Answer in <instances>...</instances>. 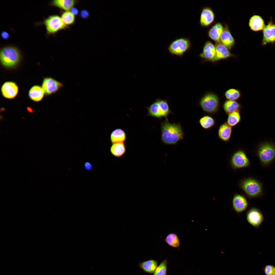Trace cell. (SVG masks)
<instances>
[{
  "label": "cell",
  "instance_id": "14",
  "mask_svg": "<svg viewBox=\"0 0 275 275\" xmlns=\"http://www.w3.org/2000/svg\"><path fill=\"white\" fill-rule=\"evenodd\" d=\"M246 219L251 225L257 227L263 222L264 217L260 212L257 209L253 208L250 209L247 212Z\"/></svg>",
  "mask_w": 275,
  "mask_h": 275
},
{
  "label": "cell",
  "instance_id": "19",
  "mask_svg": "<svg viewBox=\"0 0 275 275\" xmlns=\"http://www.w3.org/2000/svg\"><path fill=\"white\" fill-rule=\"evenodd\" d=\"M224 28L221 22L215 23L208 31V36L216 43L220 42V37Z\"/></svg>",
  "mask_w": 275,
  "mask_h": 275
},
{
  "label": "cell",
  "instance_id": "5",
  "mask_svg": "<svg viewBox=\"0 0 275 275\" xmlns=\"http://www.w3.org/2000/svg\"><path fill=\"white\" fill-rule=\"evenodd\" d=\"M257 155L262 165L269 164L275 159V145L267 142L261 143L258 147Z\"/></svg>",
  "mask_w": 275,
  "mask_h": 275
},
{
  "label": "cell",
  "instance_id": "6",
  "mask_svg": "<svg viewBox=\"0 0 275 275\" xmlns=\"http://www.w3.org/2000/svg\"><path fill=\"white\" fill-rule=\"evenodd\" d=\"M191 47L190 39L182 37L172 41L168 47V50L171 55L182 57Z\"/></svg>",
  "mask_w": 275,
  "mask_h": 275
},
{
  "label": "cell",
  "instance_id": "34",
  "mask_svg": "<svg viewBox=\"0 0 275 275\" xmlns=\"http://www.w3.org/2000/svg\"><path fill=\"white\" fill-rule=\"evenodd\" d=\"M263 270L266 275H275V267L272 265H267Z\"/></svg>",
  "mask_w": 275,
  "mask_h": 275
},
{
  "label": "cell",
  "instance_id": "9",
  "mask_svg": "<svg viewBox=\"0 0 275 275\" xmlns=\"http://www.w3.org/2000/svg\"><path fill=\"white\" fill-rule=\"evenodd\" d=\"M63 86L62 83L50 77L44 78L42 85L45 94L47 96L56 93Z\"/></svg>",
  "mask_w": 275,
  "mask_h": 275
},
{
  "label": "cell",
  "instance_id": "32",
  "mask_svg": "<svg viewBox=\"0 0 275 275\" xmlns=\"http://www.w3.org/2000/svg\"><path fill=\"white\" fill-rule=\"evenodd\" d=\"M75 16L70 11H65L62 14L61 18L64 24L66 26L71 25L75 22Z\"/></svg>",
  "mask_w": 275,
  "mask_h": 275
},
{
  "label": "cell",
  "instance_id": "7",
  "mask_svg": "<svg viewBox=\"0 0 275 275\" xmlns=\"http://www.w3.org/2000/svg\"><path fill=\"white\" fill-rule=\"evenodd\" d=\"M44 23L47 33L49 34H54L67 27L64 23L61 17L56 15L49 16L44 20Z\"/></svg>",
  "mask_w": 275,
  "mask_h": 275
},
{
  "label": "cell",
  "instance_id": "38",
  "mask_svg": "<svg viewBox=\"0 0 275 275\" xmlns=\"http://www.w3.org/2000/svg\"><path fill=\"white\" fill-rule=\"evenodd\" d=\"M70 11L75 16L78 15V11L77 9L74 7H73L70 10Z\"/></svg>",
  "mask_w": 275,
  "mask_h": 275
},
{
  "label": "cell",
  "instance_id": "16",
  "mask_svg": "<svg viewBox=\"0 0 275 275\" xmlns=\"http://www.w3.org/2000/svg\"><path fill=\"white\" fill-rule=\"evenodd\" d=\"M220 42L230 50L234 46L235 40L232 35L229 27L225 24L221 35Z\"/></svg>",
  "mask_w": 275,
  "mask_h": 275
},
{
  "label": "cell",
  "instance_id": "29",
  "mask_svg": "<svg viewBox=\"0 0 275 275\" xmlns=\"http://www.w3.org/2000/svg\"><path fill=\"white\" fill-rule=\"evenodd\" d=\"M148 116L161 119V116L159 109V106L157 99L150 105L147 107Z\"/></svg>",
  "mask_w": 275,
  "mask_h": 275
},
{
  "label": "cell",
  "instance_id": "17",
  "mask_svg": "<svg viewBox=\"0 0 275 275\" xmlns=\"http://www.w3.org/2000/svg\"><path fill=\"white\" fill-rule=\"evenodd\" d=\"M248 24L251 30L255 32L263 31L265 26L263 18L259 15L256 14L250 18Z\"/></svg>",
  "mask_w": 275,
  "mask_h": 275
},
{
  "label": "cell",
  "instance_id": "36",
  "mask_svg": "<svg viewBox=\"0 0 275 275\" xmlns=\"http://www.w3.org/2000/svg\"><path fill=\"white\" fill-rule=\"evenodd\" d=\"M89 13L88 10L83 9L81 10L80 13V16L83 19L87 18L89 16Z\"/></svg>",
  "mask_w": 275,
  "mask_h": 275
},
{
  "label": "cell",
  "instance_id": "12",
  "mask_svg": "<svg viewBox=\"0 0 275 275\" xmlns=\"http://www.w3.org/2000/svg\"><path fill=\"white\" fill-rule=\"evenodd\" d=\"M1 91L2 96L5 98L12 99L15 98L18 94L19 88L14 82L8 81L2 85Z\"/></svg>",
  "mask_w": 275,
  "mask_h": 275
},
{
  "label": "cell",
  "instance_id": "30",
  "mask_svg": "<svg viewBox=\"0 0 275 275\" xmlns=\"http://www.w3.org/2000/svg\"><path fill=\"white\" fill-rule=\"evenodd\" d=\"M239 111H236L228 115L226 122L232 127L237 125L240 121L241 118Z\"/></svg>",
  "mask_w": 275,
  "mask_h": 275
},
{
  "label": "cell",
  "instance_id": "26",
  "mask_svg": "<svg viewBox=\"0 0 275 275\" xmlns=\"http://www.w3.org/2000/svg\"><path fill=\"white\" fill-rule=\"evenodd\" d=\"M223 107L225 113L228 115L234 112L240 111L241 106L236 101L226 100L224 102Z\"/></svg>",
  "mask_w": 275,
  "mask_h": 275
},
{
  "label": "cell",
  "instance_id": "37",
  "mask_svg": "<svg viewBox=\"0 0 275 275\" xmlns=\"http://www.w3.org/2000/svg\"><path fill=\"white\" fill-rule=\"evenodd\" d=\"M1 36L2 38L5 39H6L8 38L9 37V35L8 33L5 31H4L1 33Z\"/></svg>",
  "mask_w": 275,
  "mask_h": 275
},
{
  "label": "cell",
  "instance_id": "24",
  "mask_svg": "<svg viewBox=\"0 0 275 275\" xmlns=\"http://www.w3.org/2000/svg\"><path fill=\"white\" fill-rule=\"evenodd\" d=\"M110 140L112 144L123 143L126 138L125 131L120 128H117L113 130L110 135Z\"/></svg>",
  "mask_w": 275,
  "mask_h": 275
},
{
  "label": "cell",
  "instance_id": "18",
  "mask_svg": "<svg viewBox=\"0 0 275 275\" xmlns=\"http://www.w3.org/2000/svg\"><path fill=\"white\" fill-rule=\"evenodd\" d=\"M215 46L216 52L215 62L235 57V55L231 53L229 49L221 42L216 43Z\"/></svg>",
  "mask_w": 275,
  "mask_h": 275
},
{
  "label": "cell",
  "instance_id": "21",
  "mask_svg": "<svg viewBox=\"0 0 275 275\" xmlns=\"http://www.w3.org/2000/svg\"><path fill=\"white\" fill-rule=\"evenodd\" d=\"M45 94L42 87L38 85H35L32 87L28 92L29 98L33 101L37 102L41 101Z\"/></svg>",
  "mask_w": 275,
  "mask_h": 275
},
{
  "label": "cell",
  "instance_id": "23",
  "mask_svg": "<svg viewBox=\"0 0 275 275\" xmlns=\"http://www.w3.org/2000/svg\"><path fill=\"white\" fill-rule=\"evenodd\" d=\"M77 1L74 0H54L52 5L65 11H69L74 7Z\"/></svg>",
  "mask_w": 275,
  "mask_h": 275
},
{
  "label": "cell",
  "instance_id": "27",
  "mask_svg": "<svg viewBox=\"0 0 275 275\" xmlns=\"http://www.w3.org/2000/svg\"><path fill=\"white\" fill-rule=\"evenodd\" d=\"M199 122L202 127L205 129H209L213 127L215 124V121L212 116L205 115L201 117Z\"/></svg>",
  "mask_w": 275,
  "mask_h": 275
},
{
  "label": "cell",
  "instance_id": "25",
  "mask_svg": "<svg viewBox=\"0 0 275 275\" xmlns=\"http://www.w3.org/2000/svg\"><path fill=\"white\" fill-rule=\"evenodd\" d=\"M110 151L111 154L114 157L120 158L126 152L125 145L124 142L113 144L111 147Z\"/></svg>",
  "mask_w": 275,
  "mask_h": 275
},
{
  "label": "cell",
  "instance_id": "22",
  "mask_svg": "<svg viewBox=\"0 0 275 275\" xmlns=\"http://www.w3.org/2000/svg\"><path fill=\"white\" fill-rule=\"evenodd\" d=\"M158 262L154 259H150L139 263V267L144 272L153 274L157 267Z\"/></svg>",
  "mask_w": 275,
  "mask_h": 275
},
{
  "label": "cell",
  "instance_id": "28",
  "mask_svg": "<svg viewBox=\"0 0 275 275\" xmlns=\"http://www.w3.org/2000/svg\"><path fill=\"white\" fill-rule=\"evenodd\" d=\"M164 241L169 246L172 247L178 248L180 246V243L178 237L174 233L169 234L166 237Z\"/></svg>",
  "mask_w": 275,
  "mask_h": 275
},
{
  "label": "cell",
  "instance_id": "8",
  "mask_svg": "<svg viewBox=\"0 0 275 275\" xmlns=\"http://www.w3.org/2000/svg\"><path fill=\"white\" fill-rule=\"evenodd\" d=\"M250 160L245 152L242 149H239L232 155L230 159V164L234 169L244 168L248 166Z\"/></svg>",
  "mask_w": 275,
  "mask_h": 275
},
{
  "label": "cell",
  "instance_id": "11",
  "mask_svg": "<svg viewBox=\"0 0 275 275\" xmlns=\"http://www.w3.org/2000/svg\"><path fill=\"white\" fill-rule=\"evenodd\" d=\"M199 56L204 61L215 62L216 56V49L214 45L211 41H207L202 47V50Z\"/></svg>",
  "mask_w": 275,
  "mask_h": 275
},
{
  "label": "cell",
  "instance_id": "1",
  "mask_svg": "<svg viewBox=\"0 0 275 275\" xmlns=\"http://www.w3.org/2000/svg\"><path fill=\"white\" fill-rule=\"evenodd\" d=\"M161 140L165 144L175 145L183 139L184 134L179 123H171L166 119L161 123Z\"/></svg>",
  "mask_w": 275,
  "mask_h": 275
},
{
  "label": "cell",
  "instance_id": "3",
  "mask_svg": "<svg viewBox=\"0 0 275 275\" xmlns=\"http://www.w3.org/2000/svg\"><path fill=\"white\" fill-rule=\"evenodd\" d=\"M239 186L246 195L250 198L258 197L262 195V185L257 180L249 177L241 180Z\"/></svg>",
  "mask_w": 275,
  "mask_h": 275
},
{
  "label": "cell",
  "instance_id": "15",
  "mask_svg": "<svg viewBox=\"0 0 275 275\" xmlns=\"http://www.w3.org/2000/svg\"><path fill=\"white\" fill-rule=\"evenodd\" d=\"M233 208L238 213H240L245 211L248 206V202L245 198L243 196L236 194L233 196L232 201Z\"/></svg>",
  "mask_w": 275,
  "mask_h": 275
},
{
  "label": "cell",
  "instance_id": "10",
  "mask_svg": "<svg viewBox=\"0 0 275 275\" xmlns=\"http://www.w3.org/2000/svg\"><path fill=\"white\" fill-rule=\"evenodd\" d=\"M262 31L263 37L261 45L264 46L269 44L273 45L275 42V23L273 22L272 17Z\"/></svg>",
  "mask_w": 275,
  "mask_h": 275
},
{
  "label": "cell",
  "instance_id": "2",
  "mask_svg": "<svg viewBox=\"0 0 275 275\" xmlns=\"http://www.w3.org/2000/svg\"><path fill=\"white\" fill-rule=\"evenodd\" d=\"M21 59L20 51L15 46H7L1 50L0 62L5 67L9 68H14L18 65Z\"/></svg>",
  "mask_w": 275,
  "mask_h": 275
},
{
  "label": "cell",
  "instance_id": "35",
  "mask_svg": "<svg viewBox=\"0 0 275 275\" xmlns=\"http://www.w3.org/2000/svg\"><path fill=\"white\" fill-rule=\"evenodd\" d=\"M92 164L89 161H87L84 163V168L85 169L88 171H90L93 168Z\"/></svg>",
  "mask_w": 275,
  "mask_h": 275
},
{
  "label": "cell",
  "instance_id": "20",
  "mask_svg": "<svg viewBox=\"0 0 275 275\" xmlns=\"http://www.w3.org/2000/svg\"><path fill=\"white\" fill-rule=\"evenodd\" d=\"M232 127L225 122L219 126L218 131V138L221 140L228 142L229 141L232 134Z\"/></svg>",
  "mask_w": 275,
  "mask_h": 275
},
{
  "label": "cell",
  "instance_id": "39",
  "mask_svg": "<svg viewBox=\"0 0 275 275\" xmlns=\"http://www.w3.org/2000/svg\"></svg>",
  "mask_w": 275,
  "mask_h": 275
},
{
  "label": "cell",
  "instance_id": "33",
  "mask_svg": "<svg viewBox=\"0 0 275 275\" xmlns=\"http://www.w3.org/2000/svg\"><path fill=\"white\" fill-rule=\"evenodd\" d=\"M168 261L165 259L158 266L153 275H168Z\"/></svg>",
  "mask_w": 275,
  "mask_h": 275
},
{
  "label": "cell",
  "instance_id": "31",
  "mask_svg": "<svg viewBox=\"0 0 275 275\" xmlns=\"http://www.w3.org/2000/svg\"><path fill=\"white\" fill-rule=\"evenodd\" d=\"M225 96L227 100L236 101L241 96L240 91L235 88L229 89L225 92Z\"/></svg>",
  "mask_w": 275,
  "mask_h": 275
},
{
  "label": "cell",
  "instance_id": "4",
  "mask_svg": "<svg viewBox=\"0 0 275 275\" xmlns=\"http://www.w3.org/2000/svg\"><path fill=\"white\" fill-rule=\"evenodd\" d=\"M219 98L216 94L209 92L205 93L200 99L199 104L203 111L205 113L214 114L218 111Z\"/></svg>",
  "mask_w": 275,
  "mask_h": 275
},
{
  "label": "cell",
  "instance_id": "13",
  "mask_svg": "<svg viewBox=\"0 0 275 275\" xmlns=\"http://www.w3.org/2000/svg\"><path fill=\"white\" fill-rule=\"evenodd\" d=\"M215 19L214 13L210 8L206 6L202 8L199 20V24L201 27L209 26L213 23Z\"/></svg>",
  "mask_w": 275,
  "mask_h": 275
}]
</instances>
